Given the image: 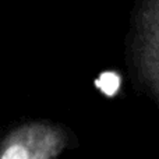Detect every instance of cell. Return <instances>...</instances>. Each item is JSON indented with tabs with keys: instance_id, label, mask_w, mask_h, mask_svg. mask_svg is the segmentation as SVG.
<instances>
[{
	"instance_id": "obj_1",
	"label": "cell",
	"mask_w": 159,
	"mask_h": 159,
	"mask_svg": "<svg viewBox=\"0 0 159 159\" xmlns=\"http://www.w3.org/2000/svg\"><path fill=\"white\" fill-rule=\"evenodd\" d=\"M130 55L138 81L152 98L159 95V0H135Z\"/></svg>"
},
{
	"instance_id": "obj_2",
	"label": "cell",
	"mask_w": 159,
	"mask_h": 159,
	"mask_svg": "<svg viewBox=\"0 0 159 159\" xmlns=\"http://www.w3.org/2000/svg\"><path fill=\"white\" fill-rule=\"evenodd\" d=\"M67 145L61 127L31 121L8 133L0 144V159H56Z\"/></svg>"
}]
</instances>
